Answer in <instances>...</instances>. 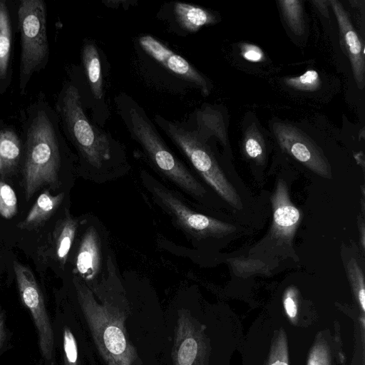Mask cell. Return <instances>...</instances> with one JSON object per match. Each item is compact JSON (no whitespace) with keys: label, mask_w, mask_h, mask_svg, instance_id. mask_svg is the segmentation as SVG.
<instances>
[{"label":"cell","mask_w":365,"mask_h":365,"mask_svg":"<svg viewBox=\"0 0 365 365\" xmlns=\"http://www.w3.org/2000/svg\"><path fill=\"white\" fill-rule=\"evenodd\" d=\"M116 105L131 137L140 145L152 164L190 195L202 197L206 192L205 187L170 150L143 109L125 95L118 96Z\"/></svg>","instance_id":"obj_1"},{"label":"cell","mask_w":365,"mask_h":365,"mask_svg":"<svg viewBox=\"0 0 365 365\" xmlns=\"http://www.w3.org/2000/svg\"><path fill=\"white\" fill-rule=\"evenodd\" d=\"M73 284L95 343L107 365H139L135 349L126 338L123 313L108 302L99 304L78 278L73 279Z\"/></svg>","instance_id":"obj_2"},{"label":"cell","mask_w":365,"mask_h":365,"mask_svg":"<svg viewBox=\"0 0 365 365\" xmlns=\"http://www.w3.org/2000/svg\"><path fill=\"white\" fill-rule=\"evenodd\" d=\"M155 120L218 195L232 207L241 210L240 196L220 167L207 140L187 125L169 121L159 115H155Z\"/></svg>","instance_id":"obj_3"},{"label":"cell","mask_w":365,"mask_h":365,"mask_svg":"<svg viewBox=\"0 0 365 365\" xmlns=\"http://www.w3.org/2000/svg\"><path fill=\"white\" fill-rule=\"evenodd\" d=\"M60 153L58 140L48 116L40 112L28 130L24 179L29 200L38 189L58 182Z\"/></svg>","instance_id":"obj_4"},{"label":"cell","mask_w":365,"mask_h":365,"mask_svg":"<svg viewBox=\"0 0 365 365\" xmlns=\"http://www.w3.org/2000/svg\"><path fill=\"white\" fill-rule=\"evenodd\" d=\"M60 110L67 132L83 158L91 166L101 168L111 159L113 140L86 116L76 86L66 87Z\"/></svg>","instance_id":"obj_5"},{"label":"cell","mask_w":365,"mask_h":365,"mask_svg":"<svg viewBox=\"0 0 365 365\" xmlns=\"http://www.w3.org/2000/svg\"><path fill=\"white\" fill-rule=\"evenodd\" d=\"M18 16L21 41L20 88L24 91L33 72L48 54L44 2L41 0L21 1Z\"/></svg>","instance_id":"obj_6"},{"label":"cell","mask_w":365,"mask_h":365,"mask_svg":"<svg viewBox=\"0 0 365 365\" xmlns=\"http://www.w3.org/2000/svg\"><path fill=\"white\" fill-rule=\"evenodd\" d=\"M143 180L158 204L182 230L192 237H222L236 231V227L232 224L192 210L173 192L152 177L145 175Z\"/></svg>","instance_id":"obj_7"},{"label":"cell","mask_w":365,"mask_h":365,"mask_svg":"<svg viewBox=\"0 0 365 365\" xmlns=\"http://www.w3.org/2000/svg\"><path fill=\"white\" fill-rule=\"evenodd\" d=\"M14 271L24 304L29 309L38 331L39 348L45 361H54V335L43 294L31 270L14 261Z\"/></svg>","instance_id":"obj_8"},{"label":"cell","mask_w":365,"mask_h":365,"mask_svg":"<svg viewBox=\"0 0 365 365\" xmlns=\"http://www.w3.org/2000/svg\"><path fill=\"white\" fill-rule=\"evenodd\" d=\"M273 132L280 147L315 174L331 178L327 159L317 145L301 130L284 123H275Z\"/></svg>","instance_id":"obj_9"},{"label":"cell","mask_w":365,"mask_h":365,"mask_svg":"<svg viewBox=\"0 0 365 365\" xmlns=\"http://www.w3.org/2000/svg\"><path fill=\"white\" fill-rule=\"evenodd\" d=\"M138 42L149 56L170 73L196 86L205 96L209 95L211 88L209 81L184 58L150 35L140 36Z\"/></svg>","instance_id":"obj_10"},{"label":"cell","mask_w":365,"mask_h":365,"mask_svg":"<svg viewBox=\"0 0 365 365\" xmlns=\"http://www.w3.org/2000/svg\"><path fill=\"white\" fill-rule=\"evenodd\" d=\"M271 202L273 211L272 235L281 241L289 242L301 222L302 213L292 203L283 180H278Z\"/></svg>","instance_id":"obj_11"},{"label":"cell","mask_w":365,"mask_h":365,"mask_svg":"<svg viewBox=\"0 0 365 365\" xmlns=\"http://www.w3.org/2000/svg\"><path fill=\"white\" fill-rule=\"evenodd\" d=\"M329 3L338 22L341 44L349 58L355 81L362 90L365 84L364 45L342 4L337 0H331Z\"/></svg>","instance_id":"obj_12"},{"label":"cell","mask_w":365,"mask_h":365,"mask_svg":"<svg viewBox=\"0 0 365 365\" xmlns=\"http://www.w3.org/2000/svg\"><path fill=\"white\" fill-rule=\"evenodd\" d=\"M200 348L191 321L186 314H180L172 354L174 365H196Z\"/></svg>","instance_id":"obj_13"},{"label":"cell","mask_w":365,"mask_h":365,"mask_svg":"<svg viewBox=\"0 0 365 365\" xmlns=\"http://www.w3.org/2000/svg\"><path fill=\"white\" fill-rule=\"evenodd\" d=\"M100 237L93 226L84 233L78 251L76 267L86 279H92L98 272L101 261Z\"/></svg>","instance_id":"obj_14"},{"label":"cell","mask_w":365,"mask_h":365,"mask_svg":"<svg viewBox=\"0 0 365 365\" xmlns=\"http://www.w3.org/2000/svg\"><path fill=\"white\" fill-rule=\"evenodd\" d=\"M64 198V192L53 195L46 190L37 198L25 219L18 227L21 229H34L47 221L57 210Z\"/></svg>","instance_id":"obj_15"},{"label":"cell","mask_w":365,"mask_h":365,"mask_svg":"<svg viewBox=\"0 0 365 365\" xmlns=\"http://www.w3.org/2000/svg\"><path fill=\"white\" fill-rule=\"evenodd\" d=\"M174 15L180 26L188 32H196L217 21V16L210 11L186 3H175Z\"/></svg>","instance_id":"obj_16"},{"label":"cell","mask_w":365,"mask_h":365,"mask_svg":"<svg viewBox=\"0 0 365 365\" xmlns=\"http://www.w3.org/2000/svg\"><path fill=\"white\" fill-rule=\"evenodd\" d=\"M195 115L197 129H193L205 139L214 135L224 145L227 143V135L222 114L211 107L199 110Z\"/></svg>","instance_id":"obj_17"},{"label":"cell","mask_w":365,"mask_h":365,"mask_svg":"<svg viewBox=\"0 0 365 365\" xmlns=\"http://www.w3.org/2000/svg\"><path fill=\"white\" fill-rule=\"evenodd\" d=\"M82 61L93 97H103V78L99 53L93 41H87L82 49Z\"/></svg>","instance_id":"obj_18"},{"label":"cell","mask_w":365,"mask_h":365,"mask_svg":"<svg viewBox=\"0 0 365 365\" xmlns=\"http://www.w3.org/2000/svg\"><path fill=\"white\" fill-rule=\"evenodd\" d=\"M21 145L17 135L11 130L0 131V173L5 175L18 164Z\"/></svg>","instance_id":"obj_19"},{"label":"cell","mask_w":365,"mask_h":365,"mask_svg":"<svg viewBox=\"0 0 365 365\" xmlns=\"http://www.w3.org/2000/svg\"><path fill=\"white\" fill-rule=\"evenodd\" d=\"M11 30L7 6L4 1H0V78L7 73L10 56Z\"/></svg>","instance_id":"obj_20"},{"label":"cell","mask_w":365,"mask_h":365,"mask_svg":"<svg viewBox=\"0 0 365 365\" xmlns=\"http://www.w3.org/2000/svg\"><path fill=\"white\" fill-rule=\"evenodd\" d=\"M245 155L257 164H263L266 158V149L262 135L255 124L250 125L242 140Z\"/></svg>","instance_id":"obj_21"},{"label":"cell","mask_w":365,"mask_h":365,"mask_svg":"<svg viewBox=\"0 0 365 365\" xmlns=\"http://www.w3.org/2000/svg\"><path fill=\"white\" fill-rule=\"evenodd\" d=\"M77 222L67 215L61 223L56 239V255L59 262L64 264L68 258L77 230Z\"/></svg>","instance_id":"obj_22"},{"label":"cell","mask_w":365,"mask_h":365,"mask_svg":"<svg viewBox=\"0 0 365 365\" xmlns=\"http://www.w3.org/2000/svg\"><path fill=\"white\" fill-rule=\"evenodd\" d=\"M282 14L294 34L301 36L304 33L305 24L302 2L298 0L278 1Z\"/></svg>","instance_id":"obj_23"},{"label":"cell","mask_w":365,"mask_h":365,"mask_svg":"<svg viewBox=\"0 0 365 365\" xmlns=\"http://www.w3.org/2000/svg\"><path fill=\"white\" fill-rule=\"evenodd\" d=\"M284 83L290 88L302 91H315L322 85L319 75L315 70H308L299 76L285 78Z\"/></svg>","instance_id":"obj_24"},{"label":"cell","mask_w":365,"mask_h":365,"mask_svg":"<svg viewBox=\"0 0 365 365\" xmlns=\"http://www.w3.org/2000/svg\"><path fill=\"white\" fill-rule=\"evenodd\" d=\"M346 274L353 288L356 291L358 299L365 309V291L364 272L356 259L351 258L346 265Z\"/></svg>","instance_id":"obj_25"},{"label":"cell","mask_w":365,"mask_h":365,"mask_svg":"<svg viewBox=\"0 0 365 365\" xmlns=\"http://www.w3.org/2000/svg\"><path fill=\"white\" fill-rule=\"evenodd\" d=\"M18 210L17 197L14 190L7 183L0 181V215L11 219Z\"/></svg>","instance_id":"obj_26"},{"label":"cell","mask_w":365,"mask_h":365,"mask_svg":"<svg viewBox=\"0 0 365 365\" xmlns=\"http://www.w3.org/2000/svg\"><path fill=\"white\" fill-rule=\"evenodd\" d=\"M63 365H79L76 339L68 327H64L63 335Z\"/></svg>","instance_id":"obj_27"},{"label":"cell","mask_w":365,"mask_h":365,"mask_svg":"<svg viewBox=\"0 0 365 365\" xmlns=\"http://www.w3.org/2000/svg\"><path fill=\"white\" fill-rule=\"evenodd\" d=\"M240 51L242 58L248 61L257 63L264 60L263 51L255 44L243 43L240 45Z\"/></svg>","instance_id":"obj_28"},{"label":"cell","mask_w":365,"mask_h":365,"mask_svg":"<svg viewBox=\"0 0 365 365\" xmlns=\"http://www.w3.org/2000/svg\"><path fill=\"white\" fill-rule=\"evenodd\" d=\"M297 291L294 288L290 287L286 292L284 305L289 317H294L297 314L296 297Z\"/></svg>","instance_id":"obj_29"},{"label":"cell","mask_w":365,"mask_h":365,"mask_svg":"<svg viewBox=\"0 0 365 365\" xmlns=\"http://www.w3.org/2000/svg\"><path fill=\"white\" fill-rule=\"evenodd\" d=\"M358 225H359V234H360V241L361 244V247L363 249H364L365 247V227H364V222L363 220V218L359 216V218L358 220Z\"/></svg>","instance_id":"obj_30"},{"label":"cell","mask_w":365,"mask_h":365,"mask_svg":"<svg viewBox=\"0 0 365 365\" xmlns=\"http://www.w3.org/2000/svg\"><path fill=\"white\" fill-rule=\"evenodd\" d=\"M4 317L2 314L0 312V347L2 344L4 339Z\"/></svg>","instance_id":"obj_31"},{"label":"cell","mask_w":365,"mask_h":365,"mask_svg":"<svg viewBox=\"0 0 365 365\" xmlns=\"http://www.w3.org/2000/svg\"><path fill=\"white\" fill-rule=\"evenodd\" d=\"M314 4H316L317 7L320 10V11L322 13L324 16H328V11H327V6L324 7L320 3V1H314Z\"/></svg>","instance_id":"obj_32"},{"label":"cell","mask_w":365,"mask_h":365,"mask_svg":"<svg viewBox=\"0 0 365 365\" xmlns=\"http://www.w3.org/2000/svg\"><path fill=\"white\" fill-rule=\"evenodd\" d=\"M355 159L356 160L357 163H359L362 168H364V156L362 153H359L357 155H355Z\"/></svg>","instance_id":"obj_33"},{"label":"cell","mask_w":365,"mask_h":365,"mask_svg":"<svg viewBox=\"0 0 365 365\" xmlns=\"http://www.w3.org/2000/svg\"><path fill=\"white\" fill-rule=\"evenodd\" d=\"M272 365H287V363L283 361H277L274 363H273Z\"/></svg>","instance_id":"obj_34"},{"label":"cell","mask_w":365,"mask_h":365,"mask_svg":"<svg viewBox=\"0 0 365 365\" xmlns=\"http://www.w3.org/2000/svg\"><path fill=\"white\" fill-rule=\"evenodd\" d=\"M309 365H318V364H315L314 362H310Z\"/></svg>","instance_id":"obj_35"}]
</instances>
